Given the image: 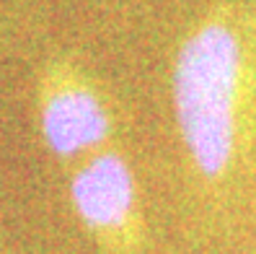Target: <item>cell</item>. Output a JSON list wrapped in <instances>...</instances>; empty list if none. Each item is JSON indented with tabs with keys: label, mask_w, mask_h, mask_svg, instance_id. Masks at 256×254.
Wrapping results in <instances>:
<instances>
[{
	"label": "cell",
	"mask_w": 256,
	"mask_h": 254,
	"mask_svg": "<svg viewBox=\"0 0 256 254\" xmlns=\"http://www.w3.org/2000/svg\"><path fill=\"white\" fill-rule=\"evenodd\" d=\"M244 52L236 32L210 21L178 50L174 65V109L182 140L197 171L207 179L225 174L236 153L238 94Z\"/></svg>",
	"instance_id": "cell-1"
},
{
	"label": "cell",
	"mask_w": 256,
	"mask_h": 254,
	"mask_svg": "<svg viewBox=\"0 0 256 254\" xmlns=\"http://www.w3.org/2000/svg\"><path fill=\"white\" fill-rule=\"evenodd\" d=\"M112 132V117L98 94L70 70L47 78L42 91V135L60 158L94 151Z\"/></svg>",
	"instance_id": "cell-2"
},
{
	"label": "cell",
	"mask_w": 256,
	"mask_h": 254,
	"mask_svg": "<svg viewBox=\"0 0 256 254\" xmlns=\"http://www.w3.org/2000/svg\"><path fill=\"white\" fill-rule=\"evenodd\" d=\"M72 205L91 231L114 236L127 228L134 213V176L116 153H98L78 169L70 187Z\"/></svg>",
	"instance_id": "cell-3"
}]
</instances>
